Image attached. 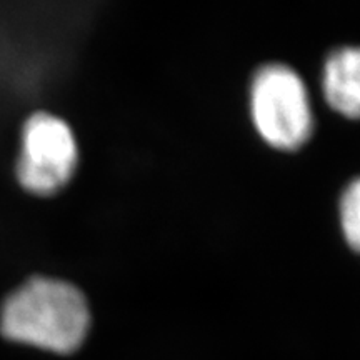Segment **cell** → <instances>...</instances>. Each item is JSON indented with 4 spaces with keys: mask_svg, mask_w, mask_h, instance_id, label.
<instances>
[{
    "mask_svg": "<svg viewBox=\"0 0 360 360\" xmlns=\"http://www.w3.org/2000/svg\"><path fill=\"white\" fill-rule=\"evenodd\" d=\"M323 90L332 109L342 115L360 117V49H342L328 58Z\"/></svg>",
    "mask_w": 360,
    "mask_h": 360,
    "instance_id": "277c9868",
    "label": "cell"
},
{
    "mask_svg": "<svg viewBox=\"0 0 360 360\" xmlns=\"http://www.w3.org/2000/svg\"><path fill=\"white\" fill-rule=\"evenodd\" d=\"M89 323V305L82 292L67 282L44 277L12 292L0 315V330L7 339L57 354L79 349Z\"/></svg>",
    "mask_w": 360,
    "mask_h": 360,
    "instance_id": "6da1fadb",
    "label": "cell"
},
{
    "mask_svg": "<svg viewBox=\"0 0 360 360\" xmlns=\"http://www.w3.org/2000/svg\"><path fill=\"white\" fill-rule=\"evenodd\" d=\"M77 165V143L64 120L39 112L25 122L17 179L25 191L49 195L64 187Z\"/></svg>",
    "mask_w": 360,
    "mask_h": 360,
    "instance_id": "3957f363",
    "label": "cell"
},
{
    "mask_svg": "<svg viewBox=\"0 0 360 360\" xmlns=\"http://www.w3.org/2000/svg\"><path fill=\"white\" fill-rule=\"evenodd\" d=\"M252 114L260 135L278 148L300 147L312 127L302 80L282 65L265 67L257 74L252 89Z\"/></svg>",
    "mask_w": 360,
    "mask_h": 360,
    "instance_id": "7a4b0ae2",
    "label": "cell"
},
{
    "mask_svg": "<svg viewBox=\"0 0 360 360\" xmlns=\"http://www.w3.org/2000/svg\"><path fill=\"white\" fill-rule=\"evenodd\" d=\"M340 219L349 244L360 252V180L345 192L340 205Z\"/></svg>",
    "mask_w": 360,
    "mask_h": 360,
    "instance_id": "5b68a950",
    "label": "cell"
}]
</instances>
